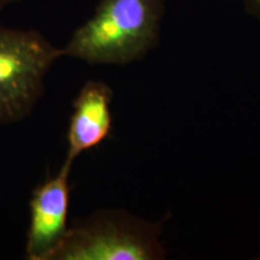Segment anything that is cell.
Wrapping results in <instances>:
<instances>
[{
  "instance_id": "obj_1",
  "label": "cell",
  "mask_w": 260,
  "mask_h": 260,
  "mask_svg": "<svg viewBox=\"0 0 260 260\" xmlns=\"http://www.w3.org/2000/svg\"><path fill=\"white\" fill-rule=\"evenodd\" d=\"M165 0H100L61 54L90 65H128L158 46Z\"/></svg>"
},
{
  "instance_id": "obj_2",
  "label": "cell",
  "mask_w": 260,
  "mask_h": 260,
  "mask_svg": "<svg viewBox=\"0 0 260 260\" xmlns=\"http://www.w3.org/2000/svg\"><path fill=\"white\" fill-rule=\"evenodd\" d=\"M161 225L123 209L98 210L76 220L47 260H161Z\"/></svg>"
},
{
  "instance_id": "obj_3",
  "label": "cell",
  "mask_w": 260,
  "mask_h": 260,
  "mask_svg": "<svg viewBox=\"0 0 260 260\" xmlns=\"http://www.w3.org/2000/svg\"><path fill=\"white\" fill-rule=\"evenodd\" d=\"M61 48L40 31L0 27V124L30 116L45 93V77Z\"/></svg>"
},
{
  "instance_id": "obj_4",
  "label": "cell",
  "mask_w": 260,
  "mask_h": 260,
  "mask_svg": "<svg viewBox=\"0 0 260 260\" xmlns=\"http://www.w3.org/2000/svg\"><path fill=\"white\" fill-rule=\"evenodd\" d=\"M73 164L64 160L57 175L48 177L32 191L25 243V258L29 260H47L68 232Z\"/></svg>"
},
{
  "instance_id": "obj_5",
  "label": "cell",
  "mask_w": 260,
  "mask_h": 260,
  "mask_svg": "<svg viewBox=\"0 0 260 260\" xmlns=\"http://www.w3.org/2000/svg\"><path fill=\"white\" fill-rule=\"evenodd\" d=\"M113 90L103 81H87L74 100L68 129L65 160L74 162L83 152L105 141L111 133Z\"/></svg>"
},
{
  "instance_id": "obj_6",
  "label": "cell",
  "mask_w": 260,
  "mask_h": 260,
  "mask_svg": "<svg viewBox=\"0 0 260 260\" xmlns=\"http://www.w3.org/2000/svg\"><path fill=\"white\" fill-rule=\"evenodd\" d=\"M246 11L260 22V0H242Z\"/></svg>"
},
{
  "instance_id": "obj_7",
  "label": "cell",
  "mask_w": 260,
  "mask_h": 260,
  "mask_svg": "<svg viewBox=\"0 0 260 260\" xmlns=\"http://www.w3.org/2000/svg\"><path fill=\"white\" fill-rule=\"evenodd\" d=\"M17 2H21V0H0V9H4L8 5H11Z\"/></svg>"
}]
</instances>
